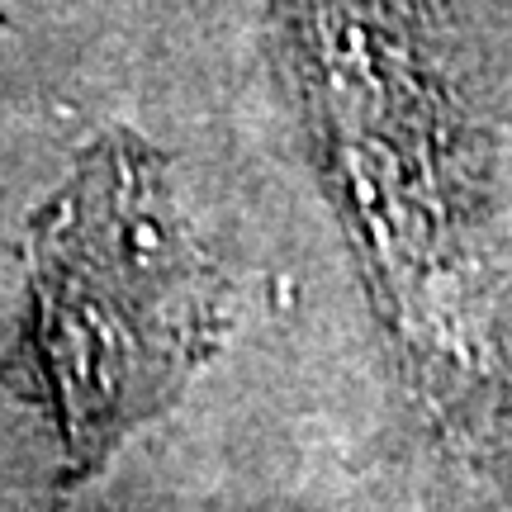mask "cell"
Listing matches in <instances>:
<instances>
[{"label":"cell","instance_id":"obj_1","mask_svg":"<svg viewBox=\"0 0 512 512\" xmlns=\"http://www.w3.org/2000/svg\"><path fill=\"white\" fill-rule=\"evenodd\" d=\"M29 294V356L53 403L62 479L81 484L181 394L219 337L214 266L143 138H95L34 214Z\"/></svg>","mask_w":512,"mask_h":512},{"label":"cell","instance_id":"obj_2","mask_svg":"<svg viewBox=\"0 0 512 512\" xmlns=\"http://www.w3.org/2000/svg\"><path fill=\"white\" fill-rule=\"evenodd\" d=\"M0 24H5V10H0Z\"/></svg>","mask_w":512,"mask_h":512}]
</instances>
